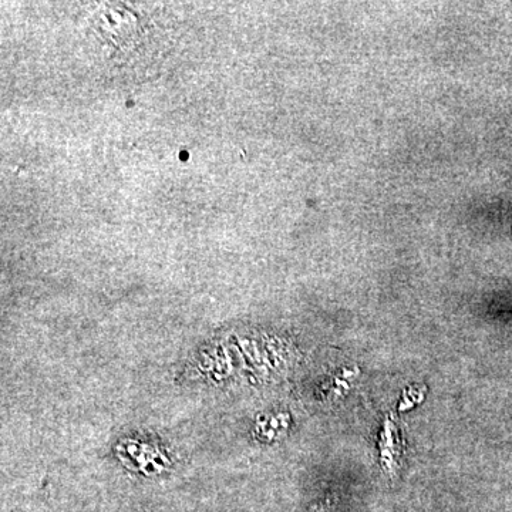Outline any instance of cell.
Instances as JSON below:
<instances>
[{
  "label": "cell",
  "mask_w": 512,
  "mask_h": 512,
  "mask_svg": "<svg viewBox=\"0 0 512 512\" xmlns=\"http://www.w3.org/2000/svg\"><path fill=\"white\" fill-rule=\"evenodd\" d=\"M315 512H319V511H315Z\"/></svg>",
  "instance_id": "1"
}]
</instances>
